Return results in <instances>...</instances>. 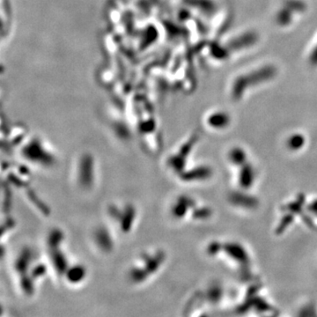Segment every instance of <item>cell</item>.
<instances>
[{"instance_id": "obj_8", "label": "cell", "mask_w": 317, "mask_h": 317, "mask_svg": "<svg viewBox=\"0 0 317 317\" xmlns=\"http://www.w3.org/2000/svg\"><path fill=\"white\" fill-rule=\"evenodd\" d=\"M49 249V255L50 257L51 265L58 276H63L70 267L67 257L61 250V246L50 247Z\"/></svg>"}, {"instance_id": "obj_10", "label": "cell", "mask_w": 317, "mask_h": 317, "mask_svg": "<svg viewBox=\"0 0 317 317\" xmlns=\"http://www.w3.org/2000/svg\"><path fill=\"white\" fill-rule=\"evenodd\" d=\"M64 278L67 280L68 283L71 285H77L85 280L86 277V268L81 264L76 265H70L67 271L64 273Z\"/></svg>"}, {"instance_id": "obj_5", "label": "cell", "mask_w": 317, "mask_h": 317, "mask_svg": "<svg viewBox=\"0 0 317 317\" xmlns=\"http://www.w3.org/2000/svg\"><path fill=\"white\" fill-rule=\"evenodd\" d=\"M22 153L27 161L34 164L50 167L56 162V158L53 154L45 149V147L39 142H36V140L35 142L25 146Z\"/></svg>"}, {"instance_id": "obj_1", "label": "cell", "mask_w": 317, "mask_h": 317, "mask_svg": "<svg viewBox=\"0 0 317 317\" xmlns=\"http://www.w3.org/2000/svg\"><path fill=\"white\" fill-rule=\"evenodd\" d=\"M278 75L274 64H262L248 68L232 78L228 87V96L232 100L240 101L253 90L271 82Z\"/></svg>"}, {"instance_id": "obj_2", "label": "cell", "mask_w": 317, "mask_h": 317, "mask_svg": "<svg viewBox=\"0 0 317 317\" xmlns=\"http://www.w3.org/2000/svg\"><path fill=\"white\" fill-rule=\"evenodd\" d=\"M165 258L166 256L162 250H156L153 253H143L139 257V263L131 269L129 273L132 283L141 284L156 274L164 264Z\"/></svg>"}, {"instance_id": "obj_7", "label": "cell", "mask_w": 317, "mask_h": 317, "mask_svg": "<svg viewBox=\"0 0 317 317\" xmlns=\"http://www.w3.org/2000/svg\"><path fill=\"white\" fill-rule=\"evenodd\" d=\"M109 214L121 227L122 232L127 234L132 230L137 216V210L132 204H126L123 208L114 204L110 207Z\"/></svg>"}, {"instance_id": "obj_6", "label": "cell", "mask_w": 317, "mask_h": 317, "mask_svg": "<svg viewBox=\"0 0 317 317\" xmlns=\"http://www.w3.org/2000/svg\"><path fill=\"white\" fill-rule=\"evenodd\" d=\"M95 170L94 160L90 154H84L78 161L77 167V181L84 189H90L94 183Z\"/></svg>"}, {"instance_id": "obj_4", "label": "cell", "mask_w": 317, "mask_h": 317, "mask_svg": "<svg viewBox=\"0 0 317 317\" xmlns=\"http://www.w3.org/2000/svg\"><path fill=\"white\" fill-rule=\"evenodd\" d=\"M258 35L253 31H247L242 34H237L228 39V43L223 47L227 57H231V55L241 53L255 46L258 41Z\"/></svg>"}, {"instance_id": "obj_3", "label": "cell", "mask_w": 317, "mask_h": 317, "mask_svg": "<svg viewBox=\"0 0 317 317\" xmlns=\"http://www.w3.org/2000/svg\"><path fill=\"white\" fill-rule=\"evenodd\" d=\"M307 10V6L303 0H284L274 15L276 24L282 29L294 25Z\"/></svg>"}, {"instance_id": "obj_9", "label": "cell", "mask_w": 317, "mask_h": 317, "mask_svg": "<svg viewBox=\"0 0 317 317\" xmlns=\"http://www.w3.org/2000/svg\"><path fill=\"white\" fill-rule=\"evenodd\" d=\"M94 243L97 248L100 249L102 252L110 253L114 248V241L111 236L110 231L105 228H97L93 235Z\"/></svg>"}, {"instance_id": "obj_11", "label": "cell", "mask_w": 317, "mask_h": 317, "mask_svg": "<svg viewBox=\"0 0 317 317\" xmlns=\"http://www.w3.org/2000/svg\"><path fill=\"white\" fill-rule=\"evenodd\" d=\"M307 60L311 65L317 67V35L313 37L307 50Z\"/></svg>"}]
</instances>
